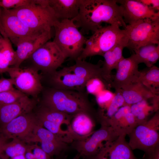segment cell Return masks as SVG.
Returning a JSON list of instances; mask_svg holds the SVG:
<instances>
[{
	"instance_id": "8fae6325",
	"label": "cell",
	"mask_w": 159,
	"mask_h": 159,
	"mask_svg": "<svg viewBox=\"0 0 159 159\" xmlns=\"http://www.w3.org/2000/svg\"><path fill=\"white\" fill-rule=\"evenodd\" d=\"M40 33L32 30L10 10L2 8L0 15V34L16 47L22 41Z\"/></svg>"
},
{
	"instance_id": "44dd1931",
	"label": "cell",
	"mask_w": 159,
	"mask_h": 159,
	"mask_svg": "<svg viewBox=\"0 0 159 159\" xmlns=\"http://www.w3.org/2000/svg\"><path fill=\"white\" fill-rule=\"evenodd\" d=\"M127 36L112 49L106 52L103 55L102 74L103 79L108 86L110 85L112 70L116 69L120 62L124 57L122 55L124 48L126 47L127 43Z\"/></svg>"
},
{
	"instance_id": "60d3db41",
	"label": "cell",
	"mask_w": 159,
	"mask_h": 159,
	"mask_svg": "<svg viewBox=\"0 0 159 159\" xmlns=\"http://www.w3.org/2000/svg\"><path fill=\"white\" fill-rule=\"evenodd\" d=\"M11 159H26L24 155H21L16 156Z\"/></svg>"
},
{
	"instance_id": "5bb4252c",
	"label": "cell",
	"mask_w": 159,
	"mask_h": 159,
	"mask_svg": "<svg viewBox=\"0 0 159 159\" xmlns=\"http://www.w3.org/2000/svg\"><path fill=\"white\" fill-rule=\"evenodd\" d=\"M24 141L40 143L41 148L51 157L59 154L67 148L68 144L63 138L39 125Z\"/></svg>"
},
{
	"instance_id": "7bdbcfd3",
	"label": "cell",
	"mask_w": 159,
	"mask_h": 159,
	"mask_svg": "<svg viewBox=\"0 0 159 159\" xmlns=\"http://www.w3.org/2000/svg\"><path fill=\"white\" fill-rule=\"evenodd\" d=\"M72 159H79V158L78 156H76Z\"/></svg>"
},
{
	"instance_id": "ffe728a7",
	"label": "cell",
	"mask_w": 159,
	"mask_h": 159,
	"mask_svg": "<svg viewBox=\"0 0 159 159\" xmlns=\"http://www.w3.org/2000/svg\"><path fill=\"white\" fill-rule=\"evenodd\" d=\"M36 104L26 95L13 103L0 105V124L2 127L16 117L32 112Z\"/></svg>"
},
{
	"instance_id": "83f0119b",
	"label": "cell",
	"mask_w": 159,
	"mask_h": 159,
	"mask_svg": "<svg viewBox=\"0 0 159 159\" xmlns=\"http://www.w3.org/2000/svg\"><path fill=\"white\" fill-rule=\"evenodd\" d=\"M137 81L155 95H159V68L155 65L140 71Z\"/></svg>"
},
{
	"instance_id": "4316f807",
	"label": "cell",
	"mask_w": 159,
	"mask_h": 159,
	"mask_svg": "<svg viewBox=\"0 0 159 159\" xmlns=\"http://www.w3.org/2000/svg\"><path fill=\"white\" fill-rule=\"evenodd\" d=\"M16 51L7 39L3 38L0 45V74L6 72L16 62Z\"/></svg>"
},
{
	"instance_id": "e575fe53",
	"label": "cell",
	"mask_w": 159,
	"mask_h": 159,
	"mask_svg": "<svg viewBox=\"0 0 159 159\" xmlns=\"http://www.w3.org/2000/svg\"><path fill=\"white\" fill-rule=\"evenodd\" d=\"M34 159H51V157L37 144L31 145Z\"/></svg>"
},
{
	"instance_id": "52a82bcc",
	"label": "cell",
	"mask_w": 159,
	"mask_h": 159,
	"mask_svg": "<svg viewBox=\"0 0 159 159\" xmlns=\"http://www.w3.org/2000/svg\"><path fill=\"white\" fill-rule=\"evenodd\" d=\"M124 29L128 40L126 47L134 52L148 44H159V19H143L127 25Z\"/></svg>"
},
{
	"instance_id": "74e56055",
	"label": "cell",
	"mask_w": 159,
	"mask_h": 159,
	"mask_svg": "<svg viewBox=\"0 0 159 159\" xmlns=\"http://www.w3.org/2000/svg\"><path fill=\"white\" fill-rule=\"evenodd\" d=\"M138 1L150 9L155 12H159V0H138Z\"/></svg>"
},
{
	"instance_id": "7402d4cb",
	"label": "cell",
	"mask_w": 159,
	"mask_h": 159,
	"mask_svg": "<svg viewBox=\"0 0 159 159\" xmlns=\"http://www.w3.org/2000/svg\"><path fill=\"white\" fill-rule=\"evenodd\" d=\"M106 125L110 126L120 135H129L138 125L131 113L130 106L125 105L119 108L107 121Z\"/></svg>"
},
{
	"instance_id": "3957f363",
	"label": "cell",
	"mask_w": 159,
	"mask_h": 159,
	"mask_svg": "<svg viewBox=\"0 0 159 159\" xmlns=\"http://www.w3.org/2000/svg\"><path fill=\"white\" fill-rule=\"evenodd\" d=\"M42 105L72 116L81 112L93 113L84 92L49 88L43 93Z\"/></svg>"
},
{
	"instance_id": "7a4b0ae2",
	"label": "cell",
	"mask_w": 159,
	"mask_h": 159,
	"mask_svg": "<svg viewBox=\"0 0 159 159\" xmlns=\"http://www.w3.org/2000/svg\"><path fill=\"white\" fill-rule=\"evenodd\" d=\"M75 61L73 65L64 67L49 74L52 87L84 92L88 82L95 79H99L106 85L102 74V61L95 64L83 60Z\"/></svg>"
},
{
	"instance_id": "8d00e7d4",
	"label": "cell",
	"mask_w": 159,
	"mask_h": 159,
	"mask_svg": "<svg viewBox=\"0 0 159 159\" xmlns=\"http://www.w3.org/2000/svg\"><path fill=\"white\" fill-rule=\"evenodd\" d=\"M140 159H159V145L145 152L143 157Z\"/></svg>"
},
{
	"instance_id": "f546056e",
	"label": "cell",
	"mask_w": 159,
	"mask_h": 159,
	"mask_svg": "<svg viewBox=\"0 0 159 159\" xmlns=\"http://www.w3.org/2000/svg\"><path fill=\"white\" fill-rule=\"evenodd\" d=\"M18 138H15L4 145L1 156L7 159H11L16 156L24 155L29 145Z\"/></svg>"
},
{
	"instance_id": "2e32d148",
	"label": "cell",
	"mask_w": 159,
	"mask_h": 159,
	"mask_svg": "<svg viewBox=\"0 0 159 159\" xmlns=\"http://www.w3.org/2000/svg\"><path fill=\"white\" fill-rule=\"evenodd\" d=\"M138 64L132 55L128 58H124L120 62L115 74L112 76L110 85L115 92L138 81L140 74Z\"/></svg>"
},
{
	"instance_id": "f6af8a7d",
	"label": "cell",
	"mask_w": 159,
	"mask_h": 159,
	"mask_svg": "<svg viewBox=\"0 0 159 159\" xmlns=\"http://www.w3.org/2000/svg\"><path fill=\"white\" fill-rule=\"evenodd\" d=\"M2 10V8L0 6V15Z\"/></svg>"
},
{
	"instance_id": "1f68e13d",
	"label": "cell",
	"mask_w": 159,
	"mask_h": 159,
	"mask_svg": "<svg viewBox=\"0 0 159 159\" xmlns=\"http://www.w3.org/2000/svg\"><path fill=\"white\" fill-rule=\"evenodd\" d=\"M25 95L15 88L0 93V105L14 102Z\"/></svg>"
},
{
	"instance_id": "ab89813d",
	"label": "cell",
	"mask_w": 159,
	"mask_h": 159,
	"mask_svg": "<svg viewBox=\"0 0 159 159\" xmlns=\"http://www.w3.org/2000/svg\"><path fill=\"white\" fill-rule=\"evenodd\" d=\"M8 139L3 135L0 134V157L2 154V149L4 145L7 142Z\"/></svg>"
},
{
	"instance_id": "9c48e42d",
	"label": "cell",
	"mask_w": 159,
	"mask_h": 159,
	"mask_svg": "<svg viewBox=\"0 0 159 159\" xmlns=\"http://www.w3.org/2000/svg\"><path fill=\"white\" fill-rule=\"evenodd\" d=\"M119 135L110 126L101 124L100 128L87 138L74 141L73 146L82 156L91 158Z\"/></svg>"
},
{
	"instance_id": "ac0fdd59",
	"label": "cell",
	"mask_w": 159,
	"mask_h": 159,
	"mask_svg": "<svg viewBox=\"0 0 159 159\" xmlns=\"http://www.w3.org/2000/svg\"><path fill=\"white\" fill-rule=\"evenodd\" d=\"M126 135H120L114 141L107 143L90 159H140L134 155L125 139Z\"/></svg>"
},
{
	"instance_id": "9a60e30c",
	"label": "cell",
	"mask_w": 159,
	"mask_h": 159,
	"mask_svg": "<svg viewBox=\"0 0 159 159\" xmlns=\"http://www.w3.org/2000/svg\"><path fill=\"white\" fill-rule=\"evenodd\" d=\"M38 125L36 115L32 112L14 119L1 127L0 132L8 139L16 138L24 141Z\"/></svg>"
},
{
	"instance_id": "5b68a950",
	"label": "cell",
	"mask_w": 159,
	"mask_h": 159,
	"mask_svg": "<svg viewBox=\"0 0 159 159\" xmlns=\"http://www.w3.org/2000/svg\"><path fill=\"white\" fill-rule=\"evenodd\" d=\"M126 36L124 29L109 25L97 29L87 39L83 50L77 59L84 60L88 57L103 56Z\"/></svg>"
},
{
	"instance_id": "4fadbf2b",
	"label": "cell",
	"mask_w": 159,
	"mask_h": 159,
	"mask_svg": "<svg viewBox=\"0 0 159 159\" xmlns=\"http://www.w3.org/2000/svg\"><path fill=\"white\" fill-rule=\"evenodd\" d=\"M35 113L39 125L63 138L67 142L70 141L69 131L62 129V126L65 125L69 129L73 116L42 105Z\"/></svg>"
},
{
	"instance_id": "ee69618b",
	"label": "cell",
	"mask_w": 159,
	"mask_h": 159,
	"mask_svg": "<svg viewBox=\"0 0 159 159\" xmlns=\"http://www.w3.org/2000/svg\"><path fill=\"white\" fill-rule=\"evenodd\" d=\"M0 159H7L5 158H4L3 157H0Z\"/></svg>"
},
{
	"instance_id": "d4e9b609",
	"label": "cell",
	"mask_w": 159,
	"mask_h": 159,
	"mask_svg": "<svg viewBox=\"0 0 159 159\" xmlns=\"http://www.w3.org/2000/svg\"><path fill=\"white\" fill-rule=\"evenodd\" d=\"M115 92L120 93L125 105L130 106L143 100H147L155 95L138 81L125 86Z\"/></svg>"
},
{
	"instance_id": "cb8c5ba5",
	"label": "cell",
	"mask_w": 159,
	"mask_h": 159,
	"mask_svg": "<svg viewBox=\"0 0 159 159\" xmlns=\"http://www.w3.org/2000/svg\"><path fill=\"white\" fill-rule=\"evenodd\" d=\"M81 0H49V6L58 21L71 20L78 15Z\"/></svg>"
},
{
	"instance_id": "277c9868",
	"label": "cell",
	"mask_w": 159,
	"mask_h": 159,
	"mask_svg": "<svg viewBox=\"0 0 159 159\" xmlns=\"http://www.w3.org/2000/svg\"><path fill=\"white\" fill-rule=\"evenodd\" d=\"M53 27L55 34L53 41L66 58L77 59L83 50L87 39L79 31L72 20H57Z\"/></svg>"
},
{
	"instance_id": "d590c367",
	"label": "cell",
	"mask_w": 159,
	"mask_h": 159,
	"mask_svg": "<svg viewBox=\"0 0 159 159\" xmlns=\"http://www.w3.org/2000/svg\"><path fill=\"white\" fill-rule=\"evenodd\" d=\"M13 80L10 78L0 79V93L15 89Z\"/></svg>"
},
{
	"instance_id": "ba28073f",
	"label": "cell",
	"mask_w": 159,
	"mask_h": 159,
	"mask_svg": "<svg viewBox=\"0 0 159 159\" xmlns=\"http://www.w3.org/2000/svg\"><path fill=\"white\" fill-rule=\"evenodd\" d=\"M159 112L145 123L137 125L128 135V144L132 150L145 152L159 145Z\"/></svg>"
},
{
	"instance_id": "4dcf8cb0",
	"label": "cell",
	"mask_w": 159,
	"mask_h": 159,
	"mask_svg": "<svg viewBox=\"0 0 159 159\" xmlns=\"http://www.w3.org/2000/svg\"><path fill=\"white\" fill-rule=\"evenodd\" d=\"M130 110L138 125L145 122L150 112L154 111L151 105L148 104L146 100L131 105Z\"/></svg>"
},
{
	"instance_id": "8992f818",
	"label": "cell",
	"mask_w": 159,
	"mask_h": 159,
	"mask_svg": "<svg viewBox=\"0 0 159 159\" xmlns=\"http://www.w3.org/2000/svg\"><path fill=\"white\" fill-rule=\"evenodd\" d=\"M28 27L37 32L50 31L58 20L48 5L43 6L35 2L18 8L10 9Z\"/></svg>"
},
{
	"instance_id": "d6986e66",
	"label": "cell",
	"mask_w": 159,
	"mask_h": 159,
	"mask_svg": "<svg viewBox=\"0 0 159 159\" xmlns=\"http://www.w3.org/2000/svg\"><path fill=\"white\" fill-rule=\"evenodd\" d=\"M51 31L39 33L20 42L16 46V62L13 67H19L25 60L29 59L39 48L51 39Z\"/></svg>"
},
{
	"instance_id": "f35d334b",
	"label": "cell",
	"mask_w": 159,
	"mask_h": 159,
	"mask_svg": "<svg viewBox=\"0 0 159 159\" xmlns=\"http://www.w3.org/2000/svg\"><path fill=\"white\" fill-rule=\"evenodd\" d=\"M151 99L152 104L151 106L153 107V111L155 112L158 111L159 108V95H155Z\"/></svg>"
},
{
	"instance_id": "d6a6232c",
	"label": "cell",
	"mask_w": 159,
	"mask_h": 159,
	"mask_svg": "<svg viewBox=\"0 0 159 159\" xmlns=\"http://www.w3.org/2000/svg\"><path fill=\"white\" fill-rule=\"evenodd\" d=\"M35 0H0V6L10 10L18 8L34 3Z\"/></svg>"
},
{
	"instance_id": "6da1fadb",
	"label": "cell",
	"mask_w": 159,
	"mask_h": 159,
	"mask_svg": "<svg viewBox=\"0 0 159 159\" xmlns=\"http://www.w3.org/2000/svg\"><path fill=\"white\" fill-rule=\"evenodd\" d=\"M71 20L83 34L94 33L103 23L124 29L127 25L117 0H81L78 14Z\"/></svg>"
},
{
	"instance_id": "b9f144b4",
	"label": "cell",
	"mask_w": 159,
	"mask_h": 159,
	"mask_svg": "<svg viewBox=\"0 0 159 159\" xmlns=\"http://www.w3.org/2000/svg\"><path fill=\"white\" fill-rule=\"evenodd\" d=\"M3 37L0 34V44L1 41V40L3 38Z\"/></svg>"
},
{
	"instance_id": "484cf974",
	"label": "cell",
	"mask_w": 159,
	"mask_h": 159,
	"mask_svg": "<svg viewBox=\"0 0 159 159\" xmlns=\"http://www.w3.org/2000/svg\"><path fill=\"white\" fill-rule=\"evenodd\" d=\"M134 52L132 55L139 64L143 63L150 68L159 59V44H148L140 47Z\"/></svg>"
},
{
	"instance_id": "836d02e7",
	"label": "cell",
	"mask_w": 159,
	"mask_h": 159,
	"mask_svg": "<svg viewBox=\"0 0 159 159\" xmlns=\"http://www.w3.org/2000/svg\"><path fill=\"white\" fill-rule=\"evenodd\" d=\"M98 94L96 100L100 106L103 109L109 104L115 94L107 90H103Z\"/></svg>"
},
{
	"instance_id": "e0dca14e",
	"label": "cell",
	"mask_w": 159,
	"mask_h": 159,
	"mask_svg": "<svg viewBox=\"0 0 159 159\" xmlns=\"http://www.w3.org/2000/svg\"><path fill=\"white\" fill-rule=\"evenodd\" d=\"M117 2L121 8L126 24H132L146 19H159V12L150 9L138 0H117Z\"/></svg>"
},
{
	"instance_id": "603a6c76",
	"label": "cell",
	"mask_w": 159,
	"mask_h": 159,
	"mask_svg": "<svg viewBox=\"0 0 159 159\" xmlns=\"http://www.w3.org/2000/svg\"><path fill=\"white\" fill-rule=\"evenodd\" d=\"M95 124L92 115L81 112L73 115L70 123V133L73 142L87 138L94 132Z\"/></svg>"
},
{
	"instance_id": "7c38bea8",
	"label": "cell",
	"mask_w": 159,
	"mask_h": 159,
	"mask_svg": "<svg viewBox=\"0 0 159 159\" xmlns=\"http://www.w3.org/2000/svg\"><path fill=\"white\" fill-rule=\"evenodd\" d=\"M38 71L33 67L22 69L13 67L9 68L6 72L18 90L26 95L35 97L43 90Z\"/></svg>"
},
{
	"instance_id": "f1b7e54d",
	"label": "cell",
	"mask_w": 159,
	"mask_h": 159,
	"mask_svg": "<svg viewBox=\"0 0 159 159\" xmlns=\"http://www.w3.org/2000/svg\"><path fill=\"white\" fill-rule=\"evenodd\" d=\"M126 105L124 99L119 92H115L112 99L109 104L104 109L106 110V112L104 113H97V117L100 121L101 124L106 125L108 120L121 107Z\"/></svg>"
},
{
	"instance_id": "30bf717a",
	"label": "cell",
	"mask_w": 159,
	"mask_h": 159,
	"mask_svg": "<svg viewBox=\"0 0 159 159\" xmlns=\"http://www.w3.org/2000/svg\"><path fill=\"white\" fill-rule=\"evenodd\" d=\"M33 67L49 75L57 70L66 58L56 44L48 41L37 49L29 58Z\"/></svg>"
}]
</instances>
